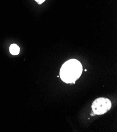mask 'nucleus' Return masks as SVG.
I'll return each mask as SVG.
<instances>
[{
    "mask_svg": "<svg viewBox=\"0 0 117 132\" xmlns=\"http://www.w3.org/2000/svg\"><path fill=\"white\" fill-rule=\"evenodd\" d=\"M82 72V65L79 60L71 59L67 60L61 67L59 77L64 82L67 84L76 82Z\"/></svg>",
    "mask_w": 117,
    "mask_h": 132,
    "instance_id": "f257e3e1",
    "label": "nucleus"
},
{
    "mask_svg": "<svg viewBox=\"0 0 117 132\" xmlns=\"http://www.w3.org/2000/svg\"><path fill=\"white\" fill-rule=\"evenodd\" d=\"M35 1L38 3V4H41L43 3L44 2L45 0H35Z\"/></svg>",
    "mask_w": 117,
    "mask_h": 132,
    "instance_id": "20e7f679",
    "label": "nucleus"
},
{
    "mask_svg": "<svg viewBox=\"0 0 117 132\" xmlns=\"http://www.w3.org/2000/svg\"><path fill=\"white\" fill-rule=\"evenodd\" d=\"M10 53L13 55H16L19 54L20 51V49L16 44H13L10 47Z\"/></svg>",
    "mask_w": 117,
    "mask_h": 132,
    "instance_id": "7ed1b4c3",
    "label": "nucleus"
},
{
    "mask_svg": "<svg viewBox=\"0 0 117 132\" xmlns=\"http://www.w3.org/2000/svg\"><path fill=\"white\" fill-rule=\"evenodd\" d=\"M57 77H59V75H58L57 76Z\"/></svg>",
    "mask_w": 117,
    "mask_h": 132,
    "instance_id": "423d86ee",
    "label": "nucleus"
},
{
    "mask_svg": "<svg viewBox=\"0 0 117 132\" xmlns=\"http://www.w3.org/2000/svg\"><path fill=\"white\" fill-rule=\"evenodd\" d=\"M111 107L110 99L104 97H100L93 102L91 108L96 115H102L109 110Z\"/></svg>",
    "mask_w": 117,
    "mask_h": 132,
    "instance_id": "f03ea898",
    "label": "nucleus"
},
{
    "mask_svg": "<svg viewBox=\"0 0 117 132\" xmlns=\"http://www.w3.org/2000/svg\"><path fill=\"white\" fill-rule=\"evenodd\" d=\"M85 72H86V71H87V70L86 69V70H85Z\"/></svg>",
    "mask_w": 117,
    "mask_h": 132,
    "instance_id": "0eeeda50",
    "label": "nucleus"
},
{
    "mask_svg": "<svg viewBox=\"0 0 117 132\" xmlns=\"http://www.w3.org/2000/svg\"><path fill=\"white\" fill-rule=\"evenodd\" d=\"M95 115H96V114H95V113H91V116H95Z\"/></svg>",
    "mask_w": 117,
    "mask_h": 132,
    "instance_id": "39448f33",
    "label": "nucleus"
}]
</instances>
